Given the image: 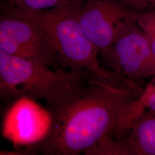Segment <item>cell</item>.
<instances>
[{
  "label": "cell",
  "mask_w": 155,
  "mask_h": 155,
  "mask_svg": "<svg viewBox=\"0 0 155 155\" xmlns=\"http://www.w3.org/2000/svg\"><path fill=\"white\" fill-rule=\"evenodd\" d=\"M140 15L118 0H86L79 21L85 35L102 56L124 28L137 23Z\"/></svg>",
  "instance_id": "8992f818"
},
{
  "label": "cell",
  "mask_w": 155,
  "mask_h": 155,
  "mask_svg": "<svg viewBox=\"0 0 155 155\" xmlns=\"http://www.w3.org/2000/svg\"><path fill=\"white\" fill-rule=\"evenodd\" d=\"M112 155H155V114L144 112L125 139L111 141Z\"/></svg>",
  "instance_id": "ba28073f"
},
{
  "label": "cell",
  "mask_w": 155,
  "mask_h": 155,
  "mask_svg": "<svg viewBox=\"0 0 155 155\" xmlns=\"http://www.w3.org/2000/svg\"><path fill=\"white\" fill-rule=\"evenodd\" d=\"M35 101L28 97L17 99L12 103L3 117L2 136L15 147L35 146L50 132L52 114Z\"/></svg>",
  "instance_id": "52a82bcc"
},
{
  "label": "cell",
  "mask_w": 155,
  "mask_h": 155,
  "mask_svg": "<svg viewBox=\"0 0 155 155\" xmlns=\"http://www.w3.org/2000/svg\"><path fill=\"white\" fill-rule=\"evenodd\" d=\"M8 4H10V5L12 4L13 0H8Z\"/></svg>",
  "instance_id": "5bb4252c"
},
{
  "label": "cell",
  "mask_w": 155,
  "mask_h": 155,
  "mask_svg": "<svg viewBox=\"0 0 155 155\" xmlns=\"http://www.w3.org/2000/svg\"><path fill=\"white\" fill-rule=\"evenodd\" d=\"M143 92L147 94L155 93V77H154L152 82L150 83V84L146 87V89L144 90Z\"/></svg>",
  "instance_id": "4fadbf2b"
},
{
  "label": "cell",
  "mask_w": 155,
  "mask_h": 155,
  "mask_svg": "<svg viewBox=\"0 0 155 155\" xmlns=\"http://www.w3.org/2000/svg\"><path fill=\"white\" fill-rule=\"evenodd\" d=\"M137 24L146 35L155 56V9L141 13Z\"/></svg>",
  "instance_id": "30bf717a"
},
{
  "label": "cell",
  "mask_w": 155,
  "mask_h": 155,
  "mask_svg": "<svg viewBox=\"0 0 155 155\" xmlns=\"http://www.w3.org/2000/svg\"><path fill=\"white\" fill-rule=\"evenodd\" d=\"M84 1L67 2L39 11H20L8 5L18 15L42 30L56 51L63 70L68 68L74 71H88L100 79L136 89L135 82L100 65L98 51L85 35L79 21Z\"/></svg>",
  "instance_id": "3957f363"
},
{
  "label": "cell",
  "mask_w": 155,
  "mask_h": 155,
  "mask_svg": "<svg viewBox=\"0 0 155 155\" xmlns=\"http://www.w3.org/2000/svg\"><path fill=\"white\" fill-rule=\"evenodd\" d=\"M111 71L135 82L155 77V56L146 35L137 23L118 35L110 50L101 56Z\"/></svg>",
  "instance_id": "5b68a950"
},
{
  "label": "cell",
  "mask_w": 155,
  "mask_h": 155,
  "mask_svg": "<svg viewBox=\"0 0 155 155\" xmlns=\"http://www.w3.org/2000/svg\"><path fill=\"white\" fill-rule=\"evenodd\" d=\"M94 77L86 70H52L45 63L0 50V94L7 102L21 97L41 99L51 113H55L79 95L87 78Z\"/></svg>",
  "instance_id": "7a4b0ae2"
},
{
  "label": "cell",
  "mask_w": 155,
  "mask_h": 155,
  "mask_svg": "<svg viewBox=\"0 0 155 155\" xmlns=\"http://www.w3.org/2000/svg\"><path fill=\"white\" fill-rule=\"evenodd\" d=\"M74 100L52 113L50 132L35 150L46 155L84 153L109 136L121 139L145 109L141 92L125 84L89 78Z\"/></svg>",
  "instance_id": "6da1fadb"
},
{
  "label": "cell",
  "mask_w": 155,
  "mask_h": 155,
  "mask_svg": "<svg viewBox=\"0 0 155 155\" xmlns=\"http://www.w3.org/2000/svg\"><path fill=\"white\" fill-rule=\"evenodd\" d=\"M81 1L86 0H13L11 5L20 11H39L54 8L64 2Z\"/></svg>",
  "instance_id": "9c48e42d"
},
{
  "label": "cell",
  "mask_w": 155,
  "mask_h": 155,
  "mask_svg": "<svg viewBox=\"0 0 155 155\" xmlns=\"http://www.w3.org/2000/svg\"><path fill=\"white\" fill-rule=\"evenodd\" d=\"M1 6L0 50L11 55L45 63L55 69H63L56 51L42 30L15 13L8 4Z\"/></svg>",
  "instance_id": "277c9868"
},
{
  "label": "cell",
  "mask_w": 155,
  "mask_h": 155,
  "mask_svg": "<svg viewBox=\"0 0 155 155\" xmlns=\"http://www.w3.org/2000/svg\"><path fill=\"white\" fill-rule=\"evenodd\" d=\"M124 5L139 13L155 10V0H118Z\"/></svg>",
  "instance_id": "8fae6325"
},
{
  "label": "cell",
  "mask_w": 155,
  "mask_h": 155,
  "mask_svg": "<svg viewBox=\"0 0 155 155\" xmlns=\"http://www.w3.org/2000/svg\"><path fill=\"white\" fill-rule=\"evenodd\" d=\"M140 100L145 109H148L150 112L155 114V93L147 94L143 92Z\"/></svg>",
  "instance_id": "7c38bea8"
}]
</instances>
